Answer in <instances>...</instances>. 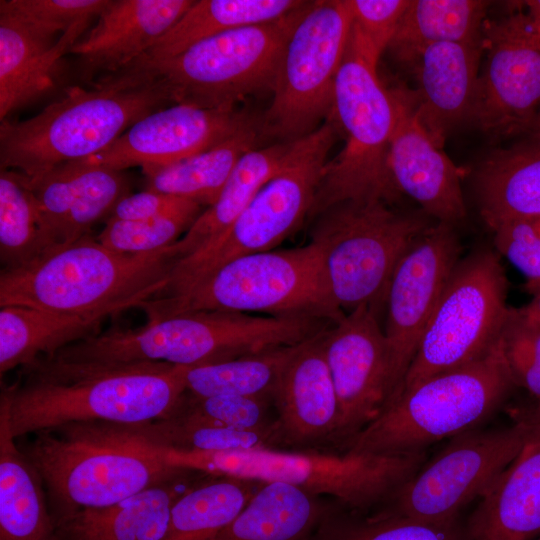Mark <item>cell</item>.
<instances>
[{
  "label": "cell",
  "mask_w": 540,
  "mask_h": 540,
  "mask_svg": "<svg viewBox=\"0 0 540 540\" xmlns=\"http://www.w3.org/2000/svg\"><path fill=\"white\" fill-rule=\"evenodd\" d=\"M51 252L86 235L130 194L124 171L81 161L59 165L28 178Z\"/></svg>",
  "instance_id": "44dd1931"
},
{
  "label": "cell",
  "mask_w": 540,
  "mask_h": 540,
  "mask_svg": "<svg viewBox=\"0 0 540 540\" xmlns=\"http://www.w3.org/2000/svg\"><path fill=\"white\" fill-rule=\"evenodd\" d=\"M268 400L232 395L197 397L186 391L181 405L191 413L229 427L265 431L275 427V421L268 418Z\"/></svg>",
  "instance_id": "ee69618b"
},
{
  "label": "cell",
  "mask_w": 540,
  "mask_h": 540,
  "mask_svg": "<svg viewBox=\"0 0 540 540\" xmlns=\"http://www.w3.org/2000/svg\"><path fill=\"white\" fill-rule=\"evenodd\" d=\"M262 140L259 124L177 162L144 166L147 190L187 199L207 208L215 202L239 160L260 147Z\"/></svg>",
  "instance_id": "d6a6232c"
},
{
  "label": "cell",
  "mask_w": 540,
  "mask_h": 540,
  "mask_svg": "<svg viewBox=\"0 0 540 540\" xmlns=\"http://www.w3.org/2000/svg\"><path fill=\"white\" fill-rule=\"evenodd\" d=\"M507 285L504 269L493 251L479 249L459 260L403 383L392 398L424 379L488 354L500 339L509 311Z\"/></svg>",
  "instance_id": "5bb4252c"
},
{
  "label": "cell",
  "mask_w": 540,
  "mask_h": 540,
  "mask_svg": "<svg viewBox=\"0 0 540 540\" xmlns=\"http://www.w3.org/2000/svg\"><path fill=\"white\" fill-rule=\"evenodd\" d=\"M531 427L526 409L510 426L452 437L432 461L401 485L373 515L443 522L488 490L521 451Z\"/></svg>",
  "instance_id": "9a60e30c"
},
{
  "label": "cell",
  "mask_w": 540,
  "mask_h": 540,
  "mask_svg": "<svg viewBox=\"0 0 540 540\" xmlns=\"http://www.w3.org/2000/svg\"><path fill=\"white\" fill-rule=\"evenodd\" d=\"M487 51L470 122L494 139L524 135L540 111V48L518 12L485 21Z\"/></svg>",
  "instance_id": "ac0fdd59"
},
{
  "label": "cell",
  "mask_w": 540,
  "mask_h": 540,
  "mask_svg": "<svg viewBox=\"0 0 540 540\" xmlns=\"http://www.w3.org/2000/svg\"><path fill=\"white\" fill-rule=\"evenodd\" d=\"M194 0H110L96 24L77 40L81 79L87 83L114 75L146 53Z\"/></svg>",
  "instance_id": "7402d4cb"
},
{
  "label": "cell",
  "mask_w": 540,
  "mask_h": 540,
  "mask_svg": "<svg viewBox=\"0 0 540 540\" xmlns=\"http://www.w3.org/2000/svg\"><path fill=\"white\" fill-rule=\"evenodd\" d=\"M353 27L380 58L393 39L410 0H348Z\"/></svg>",
  "instance_id": "f6af8a7d"
},
{
  "label": "cell",
  "mask_w": 540,
  "mask_h": 540,
  "mask_svg": "<svg viewBox=\"0 0 540 540\" xmlns=\"http://www.w3.org/2000/svg\"><path fill=\"white\" fill-rule=\"evenodd\" d=\"M174 264L172 245L125 254L89 234L30 266L1 270L0 307L18 305L105 319L157 296Z\"/></svg>",
  "instance_id": "277c9868"
},
{
  "label": "cell",
  "mask_w": 540,
  "mask_h": 540,
  "mask_svg": "<svg viewBox=\"0 0 540 540\" xmlns=\"http://www.w3.org/2000/svg\"><path fill=\"white\" fill-rule=\"evenodd\" d=\"M460 252L454 226L437 223L411 245L392 275L384 328L391 361L388 402L403 383Z\"/></svg>",
  "instance_id": "2e32d148"
},
{
  "label": "cell",
  "mask_w": 540,
  "mask_h": 540,
  "mask_svg": "<svg viewBox=\"0 0 540 540\" xmlns=\"http://www.w3.org/2000/svg\"><path fill=\"white\" fill-rule=\"evenodd\" d=\"M300 0H199L133 63L177 56L194 44L222 32L278 20L303 6Z\"/></svg>",
  "instance_id": "836d02e7"
},
{
  "label": "cell",
  "mask_w": 540,
  "mask_h": 540,
  "mask_svg": "<svg viewBox=\"0 0 540 540\" xmlns=\"http://www.w3.org/2000/svg\"><path fill=\"white\" fill-rule=\"evenodd\" d=\"M497 250L526 278L540 281V218L506 223L494 231Z\"/></svg>",
  "instance_id": "bcb514c9"
},
{
  "label": "cell",
  "mask_w": 540,
  "mask_h": 540,
  "mask_svg": "<svg viewBox=\"0 0 540 540\" xmlns=\"http://www.w3.org/2000/svg\"><path fill=\"white\" fill-rule=\"evenodd\" d=\"M188 366L41 357L2 389L0 417L14 438L72 422L144 424L171 416Z\"/></svg>",
  "instance_id": "6da1fadb"
},
{
  "label": "cell",
  "mask_w": 540,
  "mask_h": 540,
  "mask_svg": "<svg viewBox=\"0 0 540 540\" xmlns=\"http://www.w3.org/2000/svg\"><path fill=\"white\" fill-rule=\"evenodd\" d=\"M489 5L481 0H410L387 49L399 62L410 65L433 44H482Z\"/></svg>",
  "instance_id": "e575fe53"
},
{
  "label": "cell",
  "mask_w": 540,
  "mask_h": 540,
  "mask_svg": "<svg viewBox=\"0 0 540 540\" xmlns=\"http://www.w3.org/2000/svg\"><path fill=\"white\" fill-rule=\"evenodd\" d=\"M309 3L278 20L222 32L170 59L132 63L111 76L153 83L173 104L234 109L249 95L272 92L286 43Z\"/></svg>",
  "instance_id": "ba28073f"
},
{
  "label": "cell",
  "mask_w": 540,
  "mask_h": 540,
  "mask_svg": "<svg viewBox=\"0 0 540 540\" xmlns=\"http://www.w3.org/2000/svg\"><path fill=\"white\" fill-rule=\"evenodd\" d=\"M523 26L528 35L540 42V0L516 2Z\"/></svg>",
  "instance_id": "c3c4849f"
},
{
  "label": "cell",
  "mask_w": 540,
  "mask_h": 540,
  "mask_svg": "<svg viewBox=\"0 0 540 540\" xmlns=\"http://www.w3.org/2000/svg\"><path fill=\"white\" fill-rule=\"evenodd\" d=\"M91 20L75 23L57 38L0 12L1 122L53 90L60 61Z\"/></svg>",
  "instance_id": "484cf974"
},
{
  "label": "cell",
  "mask_w": 540,
  "mask_h": 540,
  "mask_svg": "<svg viewBox=\"0 0 540 540\" xmlns=\"http://www.w3.org/2000/svg\"><path fill=\"white\" fill-rule=\"evenodd\" d=\"M394 93L397 119L388 153L392 185L438 223L455 226L466 216L458 170L422 125L414 95L402 89Z\"/></svg>",
  "instance_id": "ffe728a7"
},
{
  "label": "cell",
  "mask_w": 540,
  "mask_h": 540,
  "mask_svg": "<svg viewBox=\"0 0 540 540\" xmlns=\"http://www.w3.org/2000/svg\"><path fill=\"white\" fill-rule=\"evenodd\" d=\"M308 540H467L460 517L426 522L405 517L364 516L337 504Z\"/></svg>",
  "instance_id": "ab89813d"
},
{
  "label": "cell",
  "mask_w": 540,
  "mask_h": 540,
  "mask_svg": "<svg viewBox=\"0 0 540 540\" xmlns=\"http://www.w3.org/2000/svg\"><path fill=\"white\" fill-rule=\"evenodd\" d=\"M339 129L332 119L293 142L279 169L235 222L210 245L177 261L158 298L174 296L239 256L273 250L312 210Z\"/></svg>",
  "instance_id": "7c38bea8"
},
{
  "label": "cell",
  "mask_w": 540,
  "mask_h": 540,
  "mask_svg": "<svg viewBox=\"0 0 540 540\" xmlns=\"http://www.w3.org/2000/svg\"><path fill=\"white\" fill-rule=\"evenodd\" d=\"M517 386L501 336L484 357L399 392L341 452L400 456L425 451L487 419Z\"/></svg>",
  "instance_id": "52a82bcc"
},
{
  "label": "cell",
  "mask_w": 540,
  "mask_h": 540,
  "mask_svg": "<svg viewBox=\"0 0 540 540\" xmlns=\"http://www.w3.org/2000/svg\"><path fill=\"white\" fill-rule=\"evenodd\" d=\"M110 0H1L0 12L57 37L75 23L94 19Z\"/></svg>",
  "instance_id": "7bdbcfd3"
},
{
  "label": "cell",
  "mask_w": 540,
  "mask_h": 540,
  "mask_svg": "<svg viewBox=\"0 0 540 540\" xmlns=\"http://www.w3.org/2000/svg\"><path fill=\"white\" fill-rule=\"evenodd\" d=\"M99 317L50 312L26 306L0 307V373L54 356L99 333Z\"/></svg>",
  "instance_id": "1f68e13d"
},
{
  "label": "cell",
  "mask_w": 540,
  "mask_h": 540,
  "mask_svg": "<svg viewBox=\"0 0 540 540\" xmlns=\"http://www.w3.org/2000/svg\"><path fill=\"white\" fill-rule=\"evenodd\" d=\"M531 427L511 464L480 497L466 521L467 540L540 537V407L526 409Z\"/></svg>",
  "instance_id": "cb8c5ba5"
},
{
  "label": "cell",
  "mask_w": 540,
  "mask_h": 540,
  "mask_svg": "<svg viewBox=\"0 0 540 540\" xmlns=\"http://www.w3.org/2000/svg\"><path fill=\"white\" fill-rule=\"evenodd\" d=\"M134 427L146 441L167 449L230 451L281 447L275 427L265 431L229 427L187 411L181 402L168 418Z\"/></svg>",
  "instance_id": "74e56055"
},
{
  "label": "cell",
  "mask_w": 540,
  "mask_h": 540,
  "mask_svg": "<svg viewBox=\"0 0 540 540\" xmlns=\"http://www.w3.org/2000/svg\"><path fill=\"white\" fill-rule=\"evenodd\" d=\"M0 417V540H57L43 481Z\"/></svg>",
  "instance_id": "f546056e"
},
{
  "label": "cell",
  "mask_w": 540,
  "mask_h": 540,
  "mask_svg": "<svg viewBox=\"0 0 540 540\" xmlns=\"http://www.w3.org/2000/svg\"><path fill=\"white\" fill-rule=\"evenodd\" d=\"M379 58L353 27L339 67L331 119L345 137L344 148L324 167L309 217L346 200L399 195L388 170V153L397 119L394 90L379 79Z\"/></svg>",
  "instance_id": "9c48e42d"
},
{
  "label": "cell",
  "mask_w": 540,
  "mask_h": 540,
  "mask_svg": "<svg viewBox=\"0 0 540 540\" xmlns=\"http://www.w3.org/2000/svg\"><path fill=\"white\" fill-rule=\"evenodd\" d=\"M170 467L260 483H284L364 513L381 506L425 464V451L375 456L316 449L184 451L154 447Z\"/></svg>",
  "instance_id": "8992f818"
},
{
  "label": "cell",
  "mask_w": 540,
  "mask_h": 540,
  "mask_svg": "<svg viewBox=\"0 0 540 540\" xmlns=\"http://www.w3.org/2000/svg\"><path fill=\"white\" fill-rule=\"evenodd\" d=\"M292 145L293 142H275L260 146L239 160L215 202L172 245L175 263L210 245L227 231L279 169Z\"/></svg>",
  "instance_id": "4dcf8cb0"
},
{
  "label": "cell",
  "mask_w": 540,
  "mask_h": 540,
  "mask_svg": "<svg viewBox=\"0 0 540 540\" xmlns=\"http://www.w3.org/2000/svg\"><path fill=\"white\" fill-rule=\"evenodd\" d=\"M259 124L260 116L236 108L174 104L142 117L108 148L78 161L122 171L133 166L167 165Z\"/></svg>",
  "instance_id": "d6986e66"
},
{
  "label": "cell",
  "mask_w": 540,
  "mask_h": 540,
  "mask_svg": "<svg viewBox=\"0 0 540 540\" xmlns=\"http://www.w3.org/2000/svg\"><path fill=\"white\" fill-rule=\"evenodd\" d=\"M20 449L43 481L55 525L190 472L163 463L133 424L67 423L34 433Z\"/></svg>",
  "instance_id": "7a4b0ae2"
},
{
  "label": "cell",
  "mask_w": 540,
  "mask_h": 540,
  "mask_svg": "<svg viewBox=\"0 0 540 540\" xmlns=\"http://www.w3.org/2000/svg\"><path fill=\"white\" fill-rule=\"evenodd\" d=\"M195 208L178 214L138 221L106 220L97 240L125 254H146L176 243L202 213Z\"/></svg>",
  "instance_id": "60d3db41"
},
{
  "label": "cell",
  "mask_w": 540,
  "mask_h": 540,
  "mask_svg": "<svg viewBox=\"0 0 540 540\" xmlns=\"http://www.w3.org/2000/svg\"><path fill=\"white\" fill-rule=\"evenodd\" d=\"M147 318L184 312L262 313L338 321L328 296L317 248L308 243L239 256L183 292L139 306Z\"/></svg>",
  "instance_id": "8fae6325"
},
{
  "label": "cell",
  "mask_w": 540,
  "mask_h": 540,
  "mask_svg": "<svg viewBox=\"0 0 540 540\" xmlns=\"http://www.w3.org/2000/svg\"><path fill=\"white\" fill-rule=\"evenodd\" d=\"M168 102L153 83L105 77L90 89L72 86L35 116L1 122V169L36 178L59 165L94 156Z\"/></svg>",
  "instance_id": "5b68a950"
},
{
  "label": "cell",
  "mask_w": 540,
  "mask_h": 540,
  "mask_svg": "<svg viewBox=\"0 0 540 540\" xmlns=\"http://www.w3.org/2000/svg\"><path fill=\"white\" fill-rule=\"evenodd\" d=\"M300 344L188 367L186 391L197 397L232 395L273 399L281 374Z\"/></svg>",
  "instance_id": "8d00e7d4"
},
{
  "label": "cell",
  "mask_w": 540,
  "mask_h": 540,
  "mask_svg": "<svg viewBox=\"0 0 540 540\" xmlns=\"http://www.w3.org/2000/svg\"><path fill=\"white\" fill-rule=\"evenodd\" d=\"M377 312V307L361 305L323 333L339 404L332 445L340 449L380 414L390 398V352Z\"/></svg>",
  "instance_id": "e0dca14e"
},
{
  "label": "cell",
  "mask_w": 540,
  "mask_h": 540,
  "mask_svg": "<svg viewBox=\"0 0 540 540\" xmlns=\"http://www.w3.org/2000/svg\"><path fill=\"white\" fill-rule=\"evenodd\" d=\"M50 252L27 177L15 170L1 169V270L22 269Z\"/></svg>",
  "instance_id": "f35d334b"
},
{
  "label": "cell",
  "mask_w": 540,
  "mask_h": 540,
  "mask_svg": "<svg viewBox=\"0 0 540 540\" xmlns=\"http://www.w3.org/2000/svg\"><path fill=\"white\" fill-rule=\"evenodd\" d=\"M325 328L323 319L308 316L184 312L148 319L140 328H112L55 356L67 361H152L192 367L297 345Z\"/></svg>",
  "instance_id": "3957f363"
},
{
  "label": "cell",
  "mask_w": 540,
  "mask_h": 540,
  "mask_svg": "<svg viewBox=\"0 0 540 540\" xmlns=\"http://www.w3.org/2000/svg\"><path fill=\"white\" fill-rule=\"evenodd\" d=\"M531 301L525 306L521 307V310L534 322L540 326V292L532 293Z\"/></svg>",
  "instance_id": "681fc988"
},
{
  "label": "cell",
  "mask_w": 540,
  "mask_h": 540,
  "mask_svg": "<svg viewBox=\"0 0 540 540\" xmlns=\"http://www.w3.org/2000/svg\"><path fill=\"white\" fill-rule=\"evenodd\" d=\"M262 483L212 476L172 506L166 540H211L244 509Z\"/></svg>",
  "instance_id": "d590c367"
},
{
  "label": "cell",
  "mask_w": 540,
  "mask_h": 540,
  "mask_svg": "<svg viewBox=\"0 0 540 540\" xmlns=\"http://www.w3.org/2000/svg\"><path fill=\"white\" fill-rule=\"evenodd\" d=\"M482 51L483 43H438L426 47L410 64L418 85L414 95L418 118L441 148L455 127L471 120Z\"/></svg>",
  "instance_id": "d4e9b609"
},
{
  "label": "cell",
  "mask_w": 540,
  "mask_h": 540,
  "mask_svg": "<svg viewBox=\"0 0 540 540\" xmlns=\"http://www.w3.org/2000/svg\"><path fill=\"white\" fill-rule=\"evenodd\" d=\"M352 23L348 0L310 1L286 43L272 101L260 116L264 139L294 142L331 117Z\"/></svg>",
  "instance_id": "4fadbf2b"
},
{
  "label": "cell",
  "mask_w": 540,
  "mask_h": 540,
  "mask_svg": "<svg viewBox=\"0 0 540 540\" xmlns=\"http://www.w3.org/2000/svg\"><path fill=\"white\" fill-rule=\"evenodd\" d=\"M501 342L516 385L540 406V326L521 308L509 307Z\"/></svg>",
  "instance_id": "b9f144b4"
},
{
  "label": "cell",
  "mask_w": 540,
  "mask_h": 540,
  "mask_svg": "<svg viewBox=\"0 0 540 540\" xmlns=\"http://www.w3.org/2000/svg\"><path fill=\"white\" fill-rule=\"evenodd\" d=\"M193 471L150 486L115 504L82 509L56 522L57 540H166L181 482Z\"/></svg>",
  "instance_id": "4316f807"
},
{
  "label": "cell",
  "mask_w": 540,
  "mask_h": 540,
  "mask_svg": "<svg viewBox=\"0 0 540 540\" xmlns=\"http://www.w3.org/2000/svg\"><path fill=\"white\" fill-rule=\"evenodd\" d=\"M521 21H522V20H521ZM522 24H523V23H522ZM523 27H524V26H523ZM524 29H525V28H524ZM525 31H526V30H525ZM526 33H527V32H526ZM527 35H528V33H527ZM528 37L530 38V40H531L537 47L540 48V42H539V41H536V40L532 39L529 35H528Z\"/></svg>",
  "instance_id": "f5cc1de1"
},
{
  "label": "cell",
  "mask_w": 540,
  "mask_h": 540,
  "mask_svg": "<svg viewBox=\"0 0 540 540\" xmlns=\"http://www.w3.org/2000/svg\"><path fill=\"white\" fill-rule=\"evenodd\" d=\"M312 218L309 242L318 250L329 299L343 314L385 303L401 258L432 226L380 199L338 202Z\"/></svg>",
  "instance_id": "30bf717a"
},
{
  "label": "cell",
  "mask_w": 540,
  "mask_h": 540,
  "mask_svg": "<svg viewBox=\"0 0 540 540\" xmlns=\"http://www.w3.org/2000/svg\"><path fill=\"white\" fill-rule=\"evenodd\" d=\"M526 290L532 294V293H535V292H540V281H537V282H527L526 285Z\"/></svg>",
  "instance_id": "816d5d0a"
},
{
  "label": "cell",
  "mask_w": 540,
  "mask_h": 540,
  "mask_svg": "<svg viewBox=\"0 0 540 540\" xmlns=\"http://www.w3.org/2000/svg\"><path fill=\"white\" fill-rule=\"evenodd\" d=\"M536 406H537V405H536ZM538 407H540V406H538Z\"/></svg>",
  "instance_id": "11a10c76"
},
{
  "label": "cell",
  "mask_w": 540,
  "mask_h": 540,
  "mask_svg": "<svg viewBox=\"0 0 540 540\" xmlns=\"http://www.w3.org/2000/svg\"><path fill=\"white\" fill-rule=\"evenodd\" d=\"M325 330L298 346L274 392L281 447L314 449L333 443L339 404L323 350Z\"/></svg>",
  "instance_id": "603a6c76"
},
{
  "label": "cell",
  "mask_w": 540,
  "mask_h": 540,
  "mask_svg": "<svg viewBox=\"0 0 540 540\" xmlns=\"http://www.w3.org/2000/svg\"><path fill=\"white\" fill-rule=\"evenodd\" d=\"M535 540H540V537H539V538H537V539H535Z\"/></svg>",
  "instance_id": "db71d44e"
},
{
  "label": "cell",
  "mask_w": 540,
  "mask_h": 540,
  "mask_svg": "<svg viewBox=\"0 0 540 540\" xmlns=\"http://www.w3.org/2000/svg\"><path fill=\"white\" fill-rule=\"evenodd\" d=\"M475 189L480 215L493 232L540 218V141L524 138L490 153L476 170Z\"/></svg>",
  "instance_id": "83f0119b"
},
{
  "label": "cell",
  "mask_w": 540,
  "mask_h": 540,
  "mask_svg": "<svg viewBox=\"0 0 540 540\" xmlns=\"http://www.w3.org/2000/svg\"><path fill=\"white\" fill-rule=\"evenodd\" d=\"M524 136H525L524 138L540 141V111L535 116L534 120L530 124Z\"/></svg>",
  "instance_id": "f907efd6"
},
{
  "label": "cell",
  "mask_w": 540,
  "mask_h": 540,
  "mask_svg": "<svg viewBox=\"0 0 540 540\" xmlns=\"http://www.w3.org/2000/svg\"><path fill=\"white\" fill-rule=\"evenodd\" d=\"M195 208L204 207L187 199L145 190L124 196L115 205L107 220H147L178 214Z\"/></svg>",
  "instance_id": "7dc6e473"
},
{
  "label": "cell",
  "mask_w": 540,
  "mask_h": 540,
  "mask_svg": "<svg viewBox=\"0 0 540 540\" xmlns=\"http://www.w3.org/2000/svg\"><path fill=\"white\" fill-rule=\"evenodd\" d=\"M337 504L292 485L262 483L238 516L211 540H308Z\"/></svg>",
  "instance_id": "f1b7e54d"
}]
</instances>
